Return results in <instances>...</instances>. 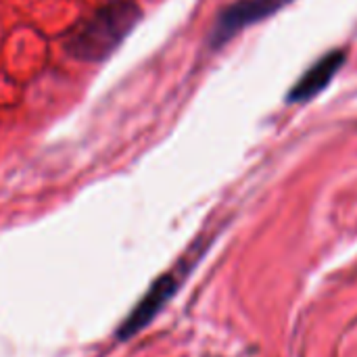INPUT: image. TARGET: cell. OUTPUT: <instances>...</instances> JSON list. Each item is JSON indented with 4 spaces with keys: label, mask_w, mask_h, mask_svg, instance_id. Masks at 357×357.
<instances>
[{
    "label": "cell",
    "mask_w": 357,
    "mask_h": 357,
    "mask_svg": "<svg viewBox=\"0 0 357 357\" xmlns=\"http://www.w3.org/2000/svg\"><path fill=\"white\" fill-rule=\"evenodd\" d=\"M142 17L134 0H109L88 17L67 40L69 56L84 63H100L126 40Z\"/></svg>",
    "instance_id": "obj_1"
},
{
    "label": "cell",
    "mask_w": 357,
    "mask_h": 357,
    "mask_svg": "<svg viewBox=\"0 0 357 357\" xmlns=\"http://www.w3.org/2000/svg\"><path fill=\"white\" fill-rule=\"evenodd\" d=\"M197 261V259H195ZM188 257L184 261H180L176 268H172L169 272L161 274L151 289L142 295V299L136 303V307L130 312V316L121 322L119 326V339L126 341L134 335H138L144 326H149L151 320H155V316L165 307V303L176 295V291L180 289L182 280L186 278V274L190 272L192 264Z\"/></svg>",
    "instance_id": "obj_2"
},
{
    "label": "cell",
    "mask_w": 357,
    "mask_h": 357,
    "mask_svg": "<svg viewBox=\"0 0 357 357\" xmlns=\"http://www.w3.org/2000/svg\"><path fill=\"white\" fill-rule=\"evenodd\" d=\"M293 0H236L234 4L226 6L213 29H211V46L220 48L228 40H232L241 29L268 19L270 15H276L284 6H289Z\"/></svg>",
    "instance_id": "obj_3"
},
{
    "label": "cell",
    "mask_w": 357,
    "mask_h": 357,
    "mask_svg": "<svg viewBox=\"0 0 357 357\" xmlns=\"http://www.w3.org/2000/svg\"><path fill=\"white\" fill-rule=\"evenodd\" d=\"M347 52L345 50H333L328 54H324L318 63H314L303 77L295 84V88L289 92L287 100L289 102H307L314 96H318L322 90L328 88V84L337 77V73L341 71V67L345 65Z\"/></svg>",
    "instance_id": "obj_4"
}]
</instances>
